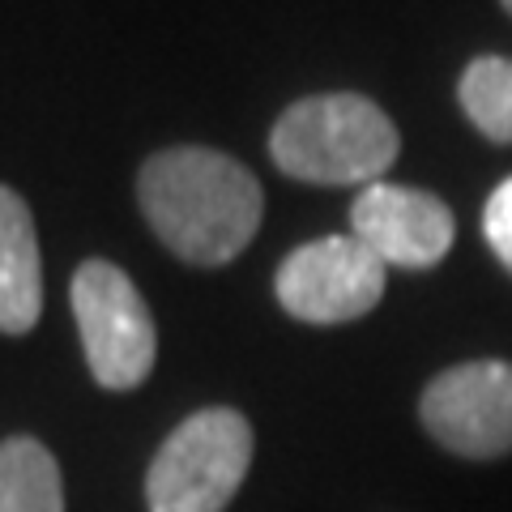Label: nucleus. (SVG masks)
I'll use <instances>...</instances> for the list:
<instances>
[{
  "label": "nucleus",
  "instance_id": "obj_12",
  "mask_svg": "<svg viewBox=\"0 0 512 512\" xmlns=\"http://www.w3.org/2000/svg\"><path fill=\"white\" fill-rule=\"evenodd\" d=\"M504 9H508V13H512V0H504Z\"/></svg>",
  "mask_w": 512,
  "mask_h": 512
},
{
  "label": "nucleus",
  "instance_id": "obj_7",
  "mask_svg": "<svg viewBox=\"0 0 512 512\" xmlns=\"http://www.w3.org/2000/svg\"><path fill=\"white\" fill-rule=\"evenodd\" d=\"M350 235L376 252V261L402 269H431L453 248V210L423 188L406 184H367L350 205Z\"/></svg>",
  "mask_w": 512,
  "mask_h": 512
},
{
  "label": "nucleus",
  "instance_id": "obj_11",
  "mask_svg": "<svg viewBox=\"0 0 512 512\" xmlns=\"http://www.w3.org/2000/svg\"><path fill=\"white\" fill-rule=\"evenodd\" d=\"M483 235L508 274H512V175L487 197V210H483Z\"/></svg>",
  "mask_w": 512,
  "mask_h": 512
},
{
  "label": "nucleus",
  "instance_id": "obj_9",
  "mask_svg": "<svg viewBox=\"0 0 512 512\" xmlns=\"http://www.w3.org/2000/svg\"><path fill=\"white\" fill-rule=\"evenodd\" d=\"M0 512H64L60 466L39 440L0 444Z\"/></svg>",
  "mask_w": 512,
  "mask_h": 512
},
{
  "label": "nucleus",
  "instance_id": "obj_8",
  "mask_svg": "<svg viewBox=\"0 0 512 512\" xmlns=\"http://www.w3.org/2000/svg\"><path fill=\"white\" fill-rule=\"evenodd\" d=\"M43 316V261L30 205L0 184V333H30Z\"/></svg>",
  "mask_w": 512,
  "mask_h": 512
},
{
  "label": "nucleus",
  "instance_id": "obj_1",
  "mask_svg": "<svg viewBox=\"0 0 512 512\" xmlns=\"http://www.w3.org/2000/svg\"><path fill=\"white\" fill-rule=\"evenodd\" d=\"M141 214L188 265H227L261 231L265 192L256 175L222 150L175 146L137 175Z\"/></svg>",
  "mask_w": 512,
  "mask_h": 512
},
{
  "label": "nucleus",
  "instance_id": "obj_2",
  "mask_svg": "<svg viewBox=\"0 0 512 512\" xmlns=\"http://www.w3.org/2000/svg\"><path fill=\"white\" fill-rule=\"evenodd\" d=\"M402 137L363 94H312L291 103L269 133L274 163L303 184H376L393 167Z\"/></svg>",
  "mask_w": 512,
  "mask_h": 512
},
{
  "label": "nucleus",
  "instance_id": "obj_5",
  "mask_svg": "<svg viewBox=\"0 0 512 512\" xmlns=\"http://www.w3.org/2000/svg\"><path fill=\"white\" fill-rule=\"evenodd\" d=\"M274 291L282 308L303 325H346L380 303L384 265L355 235H325L286 256Z\"/></svg>",
  "mask_w": 512,
  "mask_h": 512
},
{
  "label": "nucleus",
  "instance_id": "obj_4",
  "mask_svg": "<svg viewBox=\"0 0 512 512\" xmlns=\"http://www.w3.org/2000/svg\"><path fill=\"white\" fill-rule=\"evenodd\" d=\"M73 316L90 376L111 393L137 389L158 355V329L133 278L111 261H86L73 274Z\"/></svg>",
  "mask_w": 512,
  "mask_h": 512
},
{
  "label": "nucleus",
  "instance_id": "obj_6",
  "mask_svg": "<svg viewBox=\"0 0 512 512\" xmlns=\"http://www.w3.org/2000/svg\"><path fill=\"white\" fill-rule=\"evenodd\" d=\"M423 427L448 453L491 461L512 453V363L474 359L440 372L423 389Z\"/></svg>",
  "mask_w": 512,
  "mask_h": 512
},
{
  "label": "nucleus",
  "instance_id": "obj_10",
  "mask_svg": "<svg viewBox=\"0 0 512 512\" xmlns=\"http://www.w3.org/2000/svg\"><path fill=\"white\" fill-rule=\"evenodd\" d=\"M461 107L487 141H512V60L478 56L461 73Z\"/></svg>",
  "mask_w": 512,
  "mask_h": 512
},
{
  "label": "nucleus",
  "instance_id": "obj_3",
  "mask_svg": "<svg viewBox=\"0 0 512 512\" xmlns=\"http://www.w3.org/2000/svg\"><path fill=\"white\" fill-rule=\"evenodd\" d=\"M252 466V427L231 406L197 410L150 461V512H222Z\"/></svg>",
  "mask_w": 512,
  "mask_h": 512
}]
</instances>
